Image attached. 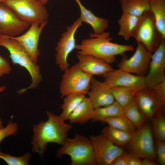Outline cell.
I'll return each instance as SVG.
<instances>
[{
    "mask_svg": "<svg viewBox=\"0 0 165 165\" xmlns=\"http://www.w3.org/2000/svg\"><path fill=\"white\" fill-rule=\"evenodd\" d=\"M48 119L33 125V135L31 141L32 151L42 157L47 144L54 143L62 145L68 138V132L72 128L70 124L65 122L60 115L46 112Z\"/></svg>",
    "mask_w": 165,
    "mask_h": 165,
    "instance_id": "obj_1",
    "label": "cell"
},
{
    "mask_svg": "<svg viewBox=\"0 0 165 165\" xmlns=\"http://www.w3.org/2000/svg\"><path fill=\"white\" fill-rule=\"evenodd\" d=\"M90 38L84 39L76 45L77 53L90 55L110 64L116 61L118 55H124L126 52L134 50L133 45H122L112 42L108 32L98 35H90Z\"/></svg>",
    "mask_w": 165,
    "mask_h": 165,
    "instance_id": "obj_2",
    "label": "cell"
},
{
    "mask_svg": "<svg viewBox=\"0 0 165 165\" xmlns=\"http://www.w3.org/2000/svg\"><path fill=\"white\" fill-rule=\"evenodd\" d=\"M0 46L6 49L14 64H17L25 68L29 74L31 83L27 87L19 90V94L28 90L37 87L42 80L39 66L35 63L23 47L16 40L8 36L0 34Z\"/></svg>",
    "mask_w": 165,
    "mask_h": 165,
    "instance_id": "obj_3",
    "label": "cell"
},
{
    "mask_svg": "<svg viewBox=\"0 0 165 165\" xmlns=\"http://www.w3.org/2000/svg\"><path fill=\"white\" fill-rule=\"evenodd\" d=\"M58 150L57 156H70L71 165H96L93 145L87 137L76 134L72 138H67Z\"/></svg>",
    "mask_w": 165,
    "mask_h": 165,
    "instance_id": "obj_4",
    "label": "cell"
},
{
    "mask_svg": "<svg viewBox=\"0 0 165 165\" xmlns=\"http://www.w3.org/2000/svg\"><path fill=\"white\" fill-rule=\"evenodd\" d=\"M132 37L152 53L157 48L163 38L159 31L154 16L150 10L139 18Z\"/></svg>",
    "mask_w": 165,
    "mask_h": 165,
    "instance_id": "obj_5",
    "label": "cell"
},
{
    "mask_svg": "<svg viewBox=\"0 0 165 165\" xmlns=\"http://www.w3.org/2000/svg\"><path fill=\"white\" fill-rule=\"evenodd\" d=\"M2 3L30 24L48 21L47 10L40 0H6Z\"/></svg>",
    "mask_w": 165,
    "mask_h": 165,
    "instance_id": "obj_6",
    "label": "cell"
},
{
    "mask_svg": "<svg viewBox=\"0 0 165 165\" xmlns=\"http://www.w3.org/2000/svg\"><path fill=\"white\" fill-rule=\"evenodd\" d=\"M63 72L60 86L61 98L71 94H87L93 76L82 72L77 63Z\"/></svg>",
    "mask_w": 165,
    "mask_h": 165,
    "instance_id": "obj_7",
    "label": "cell"
},
{
    "mask_svg": "<svg viewBox=\"0 0 165 165\" xmlns=\"http://www.w3.org/2000/svg\"><path fill=\"white\" fill-rule=\"evenodd\" d=\"M137 129L132 134L127 144L130 152L141 158L155 160L156 155L150 126L148 124L144 123Z\"/></svg>",
    "mask_w": 165,
    "mask_h": 165,
    "instance_id": "obj_8",
    "label": "cell"
},
{
    "mask_svg": "<svg viewBox=\"0 0 165 165\" xmlns=\"http://www.w3.org/2000/svg\"><path fill=\"white\" fill-rule=\"evenodd\" d=\"M82 23L79 18L74 21L62 33L57 43L55 48L56 63L62 71L70 66L68 61V57L76 48L75 35Z\"/></svg>",
    "mask_w": 165,
    "mask_h": 165,
    "instance_id": "obj_9",
    "label": "cell"
},
{
    "mask_svg": "<svg viewBox=\"0 0 165 165\" xmlns=\"http://www.w3.org/2000/svg\"><path fill=\"white\" fill-rule=\"evenodd\" d=\"M93 145L97 165H111L113 161L124 152L123 148L113 144L102 133L89 138Z\"/></svg>",
    "mask_w": 165,
    "mask_h": 165,
    "instance_id": "obj_10",
    "label": "cell"
},
{
    "mask_svg": "<svg viewBox=\"0 0 165 165\" xmlns=\"http://www.w3.org/2000/svg\"><path fill=\"white\" fill-rule=\"evenodd\" d=\"M137 46L133 55L129 58L123 56L118 64L119 68L137 75L145 76L148 70L152 53L141 43Z\"/></svg>",
    "mask_w": 165,
    "mask_h": 165,
    "instance_id": "obj_11",
    "label": "cell"
},
{
    "mask_svg": "<svg viewBox=\"0 0 165 165\" xmlns=\"http://www.w3.org/2000/svg\"><path fill=\"white\" fill-rule=\"evenodd\" d=\"M104 82L110 87L122 86L137 92L146 88L145 76L134 75L120 69L113 70L102 76Z\"/></svg>",
    "mask_w": 165,
    "mask_h": 165,
    "instance_id": "obj_12",
    "label": "cell"
},
{
    "mask_svg": "<svg viewBox=\"0 0 165 165\" xmlns=\"http://www.w3.org/2000/svg\"><path fill=\"white\" fill-rule=\"evenodd\" d=\"M134 99L140 112L146 119H150L164 112L165 103L152 88H146L136 92Z\"/></svg>",
    "mask_w": 165,
    "mask_h": 165,
    "instance_id": "obj_13",
    "label": "cell"
},
{
    "mask_svg": "<svg viewBox=\"0 0 165 165\" xmlns=\"http://www.w3.org/2000/svg\"><path fill=\"white\" fill-rule=\"evenodd\" d=\"M30 25L8 7L3 3H0V34L10 37L17 36Z\"/></svg>",
    "mask_w": 165,
    "mask_h": 165,
    "instance_id": "obj_14",
    "label": "cell"
},
{
    "mask_svg": "<svg viewBox=\"0 0 165 165\" xmlns=\"http://www.w3.org/2000/svg\"><path fill=\"white\" fill-rule=\"evenodd\" d=\"M152 53L148 72L145 76L146 88H152L165 78V39Z\"/></svg>",
    "mask_w": 165,
    "mask_h": 165,
    "instance_id": "obj_15",
    "label": "cell"
},
{
    "mask_svg": "<svg viewBox=\"0 0 165 165\" xmlns=\"http://www.w3.org/2000/svg\"><path fill=\"white\" fill-rule=\"evenodd\" d=\"M47 23L48 22L41 24L32 23L28 30L23 34L15 37L9 36L18 41L27 52L33 61L36 63L40 54L38 48L40 37Z\"/></svg>",
    "mask_w": 165,
    "mask_h": 165,
    "instance_id": "obj_16",
    "label": "cell"
},
{
    "mask_svg": "<svg viewBox=\"0 0 165 165\" xmlns=\"http://www.w3.org/2000/svg\"><path fill=\"white\" fill-rule=\"evenodd\" d=\"M87 94L94 109L108 106L115 101L110 88L104 82L99 81L93 77Z\"/></svg>",
    "mask_w": 165,
    "mask_h": 165,
    "instance_id": "obj_17",
    "label": "cell"
},
{
    "mask_svg": "<svg viewBox=\"0 0 165 165\" xmlns=\"http://www.w3.org/2000/svg\"><path fill=\"white\" fill-rule=\"evenodd\" d=\"M76 57L79 68L89 75L102 76L114 70L110 64L93 56L77 53Z\"/></svg>",
    "mask_w": 165,
    "mask_h": 165,
    "instance_id": "obj_18",
    "label": "cell"
},
{
    "mask_svg": "<svg viewBox=\"0 0 165 165\" xmlns=\"http://www.w3.org/2000/svg\"><path fill=\"white\" fill-rule=\"evenodd\" d=\"M79 8L80 16L79 18L82 23L90 25L93 29L95 35H99L105 32L108 28V20L105 18L96 16L90 10L87 9L80 0H75Z\"/></svg>",
    "mask_w": 165,
    "mask_h": 165,
    "instance_id": "obj_19",
    "label": "cell"
},
{
    "mask_svg": "<svg viewBox=\"0 0 165 165\" xmlns=\"http://www.w3.org/2000/svg\"><path fill=\"white\" fill-rule=\"evenodd\" d=\"M94 108L86 97L70 115L68 120L71 123L84 124L91 120Z\"/></svg>",
    "mask_w": 165,
    "mask_h": 165,
    "instance_id": "obj_20",
    "label": "cell"
},
{
    "mask_svg": "<svg viewBox=\"0 0 165 165\" xmlns=\"http://www.w3.org/2000/svg\"><path fill=\"white\" fill-rule=\"evenodd\" d=\"M122 13L137 17L149 10V0H118Z\"/></svg>",
    "mask_w": 165,
    "mask_h": 165,
    "instance_id": "obj_21",
    "label": "cell"
},
{
    "mask_svg": "<svg viewBox=\"0 0 165 165\" xmlns=\"http://www.w3.org/2000/svg\"><path fill=\"white\" fill-rule=\"evenodd\" d=\"M149 4L156 27L165 38V0H149Z\"/></svg>",
    "mask_w": 165,
    "mask_h": 165,
    "instance_id": "obj_22",
    "label": "cell"
},
{
    "mask_svg": "<svg viewBox=\"0 0 165 165\" xmlns=\"http://www.w3.org/2000/svg\"><path fill=\"white\" fill-rule=\"evenodd\" d=\"M123 109L116 101L107 106L95 108L91 120L92 121H102L107 118L123 115Z\"/></svg>",
    "mask_w": 165,
    "mask_h": 165,
    "instance_id": "obj_23",
    "label": "cell"
},
{
    "mask_svg": "<svg viewBox=\"0 0 165 165\" xmlns=\"http://www.w3.org/2000/svg\"><path fill=\"white\" fill-rule=\"evenodd\" d=\"M140 17L122 13L118 21L119 26L118 35L125 40H128L132 37L133 32Z\"/></svg>",
    "mask_w": 165,
    "mask_h": 165,
    "instance_id": "obj_24",
    "label": "cell"
},
{
    "mask_svg": "<svg viewBox=\"0 0 165 165\" xmlns=\"http://www.w3.org/2000/svg\"><path fill=\"white\" fill-rule=\"evenodd\" d=\"M101 133L116 145L124 146L130 142L132 134L108 126L104 127Z\"/></svg>",
    "mask_w": 165,
    "mask_h": 165,
    "instance_id": "obj_25",
    "label": "cell"
},
{
    "mask_svg": "<svg viewBox=\"0 0 165 165\" xmlns=\"http://www.w3.org/2000/svg\"><path fill=\"white\" fill-rule=\"evenodd\" d=\"M86 97V95L80 94H71L64 97L61 106L62 111L60 117L65 121L68 120L70 114Z\"/></svg>",
    "mask_w": 165,
    "mask_h": 165,
    "instance_id": "obj_26",
    "label": "cell"
},
{
    "mask_svg": "<svg viewBox=\"0 0 165 165\" xmlns=\"http://www.w3.org/2000/svg\"><path fill=\"white\" fill-rule=\"evenodd\" d=\"M123 115L137 128L141 127L146 119L140 112L134 98L123 108Z\"/></svg>",
    "mask_w": 165,
    "mask_h": 165,
    "instance_id": "obj_27",
    "label": "cell"
},
{
    "mask_svg": "<svg viewBox=\"0 0 165 165\" xmlns=\"http://www.w3.org/2000/svg\"><path fill=\"white\" fill-rule=\"evenodd\" d=\"M110 88L115 101L123 109L134 99L136 92L130 88L122 86Z\"/></svg>",
    "mask_w": 165,
    "mask_h": 165,
    "instance_id": "obj_28",
    "label": "cell"
},
{
    "mask_svg": "<svg viewBox=\"0 0 165 165\" xmlns=\"http://www.w3.org/2000/svg\"><path fill=\"white\" fill-rule=\"evenodd\" d=\"M103 122L107 123L108 126L129 132L132 134L136 128L124 115L108 118Z\"/></svg>",
    "mask_w": 165,
    "mask_h": 165,
    "instance_id": "obj_29",
    "label": "cell"
},
{
    "mask_svg": "<svg viewBox=\"0 0 165 165\" xmlns=\"http://www.w3.org/2000/svg\"><path fill=\"white\" fill-rule=\"evenodd\" d=\"M156 140H165V118L164 112L160 113L151 119Z\"/></svg>",
    "mask_w": 165,
    "mask_h": 165,
    "instance_id": "obj_30",
    "label": "cell"
},
{
    "mask_svg": "<svg viewBox=\"0 0 165 165\" xmlns=\"http://www.w3.org/2000/svg\"><path fill=\"white\" fill-rule=\"evenodd\" d=\"M31 157V155L29 153H26L20 156L16 157L3 153L0 151V159L4 160L9 165H29Z\"/></svg>",
    "mask_w": 165,
    "mask_h": 165,
    "instance_id": "obj_31",
    "label": "cell"
},
{
    "mask_svg": "<svg viewBox=\"0 0 165 165\" xmlns=\"http://www.w3.org/2000/svg\"><path fill=\"white\" fill-rule=\"evenodd\" d=\"M18 130L17 124L10 120L6 127L0 129V144L5 138L10 135H16Z\"/></svg>",
    "mask_w": 165,
    "mask_h": 165,
    "instance_id": "obj_32",
    "label": "cell"
},
{
    "mask_svg": "<svg viewBox=\"0 0 165 165\" xmlns=\"http://www.w3.org/2000/svg\"><path fill=\"white\" fill-rule=\"evenodd\" d=\"M156 152L158 162L161 165H165V142L156 139Z\"/></svg>",
    "mask_w": 165,
    "mask_h": 165,
    "instance_id": "obj_33",
    "label": "cell"
},
{
    "mask_svg": "<svg viewBox=\"0 0 165 165\" xmlns=\"http://www.w3.org/2000/svg\"><path fill=\"white\" fill-rule=\"evenodd\" d=\"M152 89L160 99L165 103V78Z\"/></svg>",
    "mask_w": 165,
    "mask_h": 165,
    "instance_id": "obj_34",
    "label": "cell"
},
{
    "mask_svg": "<svg viewBox=\"0 0 165 165\" xmlns=\"http://www.w3.org/2000/svg\"><path fill=\"white\" fill-rule=\"evenodd\" d=\"M12 71L10 65L6 58L0 55V79L3 75Z\"/></svg>",
    "mask_w": 165,
    "mask_h": 165,
    "instance_id": "obj_35",
    "label": "cell"
},
{
    "mask_svg": "<svg viewBox=\"0 0 165 165\" xmlns=\"http://www.w3.org/2000/svg\"><path fill=\"white\" fill-rule=\"evenodd\" d=\"M141 158L130 152L128 153L126 165H141Z\"/></svg>",
    "mask_w": 165,
    "mask_h": 165,
    "instance_id": "obj_36",
    "label": "cell"
},
{
    "mask_svg": "<svg viewBox=\"0 0 165 165\" xmlns=\"http://www.w3.org/2000/svg\"><path fill=\"white\" fill-rule=\"evenodd\" d=\"M128 153L124 152L121 155L116 158L111 165H126L128 160Z\"/></svg>",
    "mask_w": 165,
    "mask_h": 165,
    "instance_id": "obj_37",
    "label": "cell"
},
{
    "mask_svg": "<svg viewBox=\"0 0 165 165\" xmlns=\"http://www.w3.org/2000/svg\"><path fill=\"white\" fill-rule=\"evenodd\" d=\"M157 163L147 159H143L142 160L141 165H156Z\"/></svg>",
    "mask_w": 165,
    "mask_h": 165,
    "instance_id": "obj_38",
    "label": "cell"
},
{
    "mask_svg": "<svg viewBox=\"0 0 165 165\" xmlns=\"http://www.w3.org/2000/svg\"><path fill=\"white\" fill-rule=\"evenodd\" d=\"M6 87L5 86H0V93L6 89ZM2 126V122L0 119V129L3 128Z\"/></svg>",
    "mask_w": 165,
    "mask_h": 165,
    "instance_id": "obj_39",
    "label": "cell"
},
{
    "mask_svg": "<svg viewBox=\"0 0 165 165\" xmlns=\"http://www.w3.org/2000/svg\"><path fill=\"white\" fill-rule=\"evenodd\" d=\"M41 3L43 5H45L48 2L49 0H40Z\"/></svg>",
    "mask_w": 165,
    "mask_h": 165,
    "instance_id": "obj_40",
    "label": "cell"
},
{
    "mask_svg": "<svg viewBox=\"0 0 165 165\" xmlns=\"http://www.w3.org/2000/svg\"><path fill=\"white\" fill-rule=\"evenodd\" d=\"M6 0H0V3H3Z\"/></svg>",
    "mask_w": 165,
    "mask_h": 165,
    "instance_id": "obj_41",
    "label": "cell"
}]
</instances>
